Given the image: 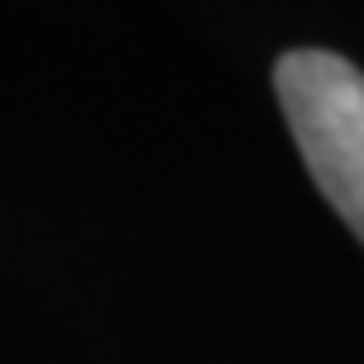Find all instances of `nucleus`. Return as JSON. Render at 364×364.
Segmentation results:
<instances>
[{
	"label": "nucleus",
	"instance_id": "nucleus-1",
	"mask_svg": "<svg viewBox=\"0 0 364 364\" xmlns=\"http://www.w3.org/2000/svg\"><path fill=\"white\" fill-rule=\"evenodd\" d=\"M274 90L312 185L364 242V71L336 53L298 48L279 57Z\"/></svg>",
	"mask_w": 364,
	"mask_h": 364
}]
</instances>
